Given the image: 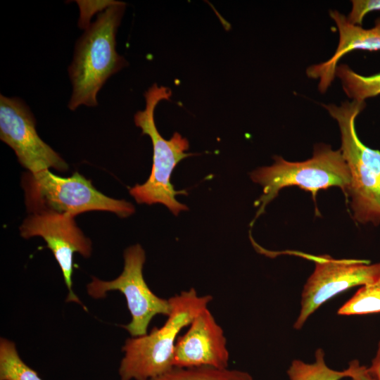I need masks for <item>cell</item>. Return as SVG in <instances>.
Here are the masks:
<instances>
[{"instance_id": "e0dca14e", "label": "cell", "mask_w": 380, "mask_h": 380, "mask_svg": "<svg viewBox=\"0 0 380 380\" xmlns=\"http://www.w3.org/2000/svg\"><path fill=\"white\" fill-rule=\"evenodd\" d=\"M338 310L339 315H362L380 312V277L360 286Z\"/></svg>"}, {"instance_id": "6da1fadb", "label": "cell", "mask_w": 380, "mask_h": 380, "mask_svg": "<svg viewBox=\"0 0 380 380\" xmlns=\"http://www.w3.org/2000/svg\"><path fill=\"white\" fill-rule=\"evenodd\" d=\"M125 8L123 2L112 1L77 42L68 69L72 85L70 110L97 106V94L106 80L126 66L127 61L116 51L115 40Z\"/></svg>"}, {"instance_id": "ba28073f", "label": "cell", "mask_w": 380, "mask_h": 380, "mask_svg": "<svg viewBox=\"0 0 380 380\" xmlns=\"http://www.w3.org/2000/svg\"><path fill=\"white\" fill-rule=\"evenodd\" d=\"M305 255L315 262V269L303 286L300 311L293 324L296 329H301L315 311L336 295L380 277V262L335 259L327 255Z\"/></svg>"}, {"instance_id": "9a60e30c", "label": "cell", "mask_w": 380, "mask_h": 380, "mask_svg": "<svg viewBox=\"0 0 380 380\" xmlns=\"http://www.w3.org/2000/svg\"><path fill=\"white\" fill-rule=\"evenodd\" d=\"M148 380H254L247 372L217 369L203 366L197 367H174L170 371Z\"/></svg>"}, {"instance_id": "9c48e42d", "label": "cell", "mask_w": 380, "mask_h": 380, "mask_svg": "<svg viewBox=\"0 0 380 380\" xmlns=\"http://www.w3.org/2000/svg\"><path fill=\"white\" fill-rule=\"evenodd\" d=\"M35 125L21 99L0 95V139L13 150L19 163L31 173L49 168L68 170L67 163L39 137Z\"/></svg>"}, {"instance_id": "52a82bcc", "label": "cell", "mask_w": 380, "mask_h": 380, "mask_svg": "<svg viewBox=\"0 0 380 380\" xmlns=\"http://www.w3.org/2000/svg\"><path fill=\"white\" fill-rule=\"evenodd\" d=\"M145 251L139 244L128 247L124 252V268L115 279L103 281L95 277L87 285L89 296L94 299L106 296L111 291H118L126 299L131 321L122 325L132 337L146 334L152 319L158 315L168 316L171 312L169 298L156 296L148 286L143 275Z\"/></svg>"}, {"instance_id": "277c9868", "label": "cell", "mask_w": 380, "mask_h": 380, "mask_svg": "<svg viewBox=\"0 0 380 380\" xmlns=\"http://www.w3.org/2000/svg\"><path fill=\"white\" fill-rule=\"evenodd\" d=\"M171 90L166 87L153 84L144 93L146 106L134 115L137 127L141 128L143 134L148 135L153 145V165L148 179L142 184H136L129 189L130 195L138 203L152 205L161 203L175 215L188 208L177 201L176 195L184 194V190L176 191L170 182L172 173L177 165L185 158L193 156L186 153L189 149V141L186 138L175 132L167 140L164 139L156 125L155 109L163 100H169Z\"/></svg>"}, {"instance_id": "2e32d148", "label": "cell", "mask_w": 380, "mask_h": 380, "mask_svg": "<svg viewBox=\"0 0 380 380\" xmlns=\"http://www.w3.org/2000/svg\"><path fill=\"white\" fill-rule=\"evenodd\" d=\"M0 380H43L20 357L14 342L0 338Z\"/></svg>"}, {"instance_id": "7c38bea8", "label": "cell", "mask_w": 380, "mask_h": 380, "mask_svg": "<svg viewBox=\"0 0 380 380\" xmlns=\"http://www.w3.org/2000/svg\"><path fill=\"white\" fill-rule=\"evenodd\" d=\"M329 15L339 33L336 51L329 60L312 65L306 71L309 77L319 80L318 87L322 93L325 92L333 82L338 61L344 55L354 50H380V18L375 20L373 27L364 29L350 23L347 16L336 10L330 11Z\"/></svg>"}, {"instance_id": "5b68a950", "label": "cell", "mask_w": 380, "mask_h": 380, "mask_svg": "<svg viewBox=\"0 0 380 380\" xmlns=\"http://www.w3.org/2000/svg\"><path fill=\"white\" fill-rule=\"evenodd\" d=\"M274 163L261 167L251 174V179L262 187V194L255 201L259 206L252 224L265 207L285 187L298 186L310 191L314 201L317 192L332 186L341 189L346 196L350 177L341 150H334L324 144H315L312 158L301 162H290L274 156Z\"/></svg>"}, {"instance_id": "d6986e66", "label": "cell", "mask_w": 380, "mask_h": 380, "mask_svg": "<svg viewBox=\"0 0 380 380\" xmlns=\"http://www.w3.org/2000/svg\"><path fill=\"white\" fill-rule=\"evenodd\" d=\"M367 369L372 380H380V341L378 343L376 353L372 360L371 365L367 367Z\"/></svg>"}, {"instance_id": "5bb4252c", "label": "cell", "mask_w": 380, "mask_h": 380, "mask_svg": "<svg viewBox=\"0 0 380 380\" xmlns=\"http://www.w3.org/2000/svg\"><path fill=\"white\" fill-rule=\"evenodd\" d=\"M336 76L342 84L346 95L357 101L380 94V73L364 76L355 72L348 65H338Z\"/></svg>"}, {"instance_id": "ac0fdd59", "label": "cell", "mask_w": 380, "mask_h": 380, "mask_svg": "<svg viewBox=\"0 0 380 380\" xmlns=\"http://www.w3.org/2000/svg\"><path fill=\"white\" fill-rule=\"evenodd\" d=\"M351 2L352 8L347 18L353 25L362 26L364 17L368 13L380 10V0H354Z\"/></svg>"}, {"instance_id": "3957f363", "label": "cell", "mask_w": 380, "mask_h": 380, "mask_svg": "<svg viewBox=\"0 0 380 380\" xmlns=\"http://www.w3.org/2000/svg\"><path fill=\"white\" fill-rule=\"evenodd\" d=\"M334 118L341 132V151L348 165L349 199L353 219L362 224H380V151L363 144L357 136L355 119L365 101L352 100L340 106L323 105Z\"/></svg>"}, {"instance_id": "8992f818", "label": "cell", "mask_w": 380, "mask_h": 380, "mask_svg": "<svg viewBox=\"0 0 380 380\" xmlns=\"http://www.w3.org/2000/svg\"><path fill=\"white\" fill-rule=\"evenodd\" d=\"M22 186L27 209L31 213L51 211L75 217L80 213L101 210L124 218L135 211L132 203L104 195L92 185L90 179L77 172L69 177L58 176L49 170L25 172L22 177Z\"/></svg>"}, {"instance_id": "30bf717a", "label": "cell", "mask_w": 380, "mask_h": 380, "mask_svg": "<svg viewBox=\"0 0 380 380\" xmlns=\"http://www.w3.org/2000/svg\"><path fill=\"white\" fill-rule=\"evenodd\" d=\"M20 232L25 239L33 236L44 239L62 271L68 289L66 301L80 304L87 310L72 290L73 254L78 253L89 258L91 243L77 226L75 216L51 211L31 213L20 226Z\"/></svg>"}, {"instance_id": "4fadbf2b", "label": "cell", "mask_w": 380, "mask_h": 380, "mask_svg": "<svg viewBox=\"0 0 380 380\" xmlns=\"http://www.w3.org/2000/svg\"><path fill=\"white\" fill-rule=\"evenodd\" d=\"M315 361L306 363L300 360H293L289 367L286 374L290 380H341L350 377L357 380L361 366L355 361L349 368L338 371L329 367L324 360V352L318 348L315 353Z\"/></svg>"}, {"instance_id": "8fae6325", "label": "cell", "mask_w": 380, "mask_h": 380, "mask_svg": "<svg viewBox=\"0 0 380 380\" xmlns=\"http://www.w3.org/2000/svg\"><path fill=\"white\" fill-rule=\"evenodd\" d=\"M189 326L187 331L177 340L174 367L228 368L229 352L227 339L208 308L199 312Z\"/></svg>"}, {"instance_id": "7a4b0ae2", "label": "cell", "mask_w": 380, "mask_h": 380, "mask_svg": "<svg viewBox=\"0 0 380 380\" xmlns=\"http://www.w3.org/2000/svg\"><path fill=\"white\" fill-rule=\"evenodd\" d=\"M169 300L171 312L163 326L153 328L149 334L126 339L118 369L120 380H148L174 368L178 334L199 312L208 308L213 296H198L196 289L191 288Z\"/></svg>"}]
</instances>
